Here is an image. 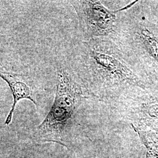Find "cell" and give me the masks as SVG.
<instances>
[{
  "label": "cell",
  "instance_id": "cell-1",
  "mask_svg": "<svg viewBox=\"0 0 158 158\" xmlns=\"http://www.w3.org/2000/svg\"><path fill=\"white\" fill-rule=\"evenodd\" d=\"M85 96L111 102L142 88L136 68L109 37L80 43L72 70Z\"/></svg>",
  "mask_w": 158,
  "mask_h": 158
},
{
  "label": "cell",
  "instance_id": "cell-4",
  "mask_svg": "<svg viewBox=\"0 0 158 158\" xmlns=\"http://www.w3.org/2000/svg\"><path fill=\"white\" fill-rule=\"evenodd\" d=\"M0 77L8 84L13 97V104L11 110L6 118L5 124L9 125L11 122L12 115L17 103L22 99H28L36 106V102L32 98L31 90L23 80V76L19 74L10 72L0 66Z\"/></svg>",
  "mask_w": 158,
  "mask_h": 158
},
{
  "label": "cell",
  "instance_id": "cell-2",
  "mask_svg": "<svg viewBox=\"0 0 158 158\" xmlns=\"http://www.w3.org/2000/svg\"><path fill=\"white\" fill-rule=\"evenodd\" d=\"M84 92L73 74L64 69L57 73L56 90L50 111L37 128L40 139L64 145L69 128Z\"/></svg>",
  "mask_w": 158,
  "mask_h": 158
},
{
  "label": "cell",
  "instance_id": "cell-3",
  "mask_svg": "<svg viewBox=\"0 0 158 158\" xmlns=\"http://www.w3.org/2000/svg\"><path fill=\"white\" fill-rule=\"evenodd\" d=\"M138 1L117 10L106 8L100 1H69L79 20V27L85 40L109 37L113 34L118 19V14L134 6Z\"/></svg>",
  "mask_w": 158,
  "mask_h": 158
},
{
  "label": "cell",
  "instance_id": "cell-5",
  "mask_svg": "<svg viewBox=\"0 0 158 158\" xmlns=\"http://www.w3.org/2000/svg\"><path fill=\"white\" fill-rule=\"evenodd\" d=\"M143 144L147 149L146 158H158V144L153 142H146Z\"/></svg>",
  "mask_w": 158,
  "mask_h": 158
},
{
  "label": "cell",
  "instance_id": "cell-6",
  "mask_svg": "<svg viewBox=\"0 0 158 158\" xmlns=\"http://www.w3.org/2000/svg\"><path fill=\"white\" fill-rule=\"evenodd\" d=\"M152 131H153V132H154L155 136H156V138H157V139H158V129H156V130H153Z\"/></svg>",
  "mask_w": 158,
  "mask_h": 158
}]
</instances>
